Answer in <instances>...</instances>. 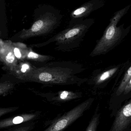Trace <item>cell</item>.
<instances>
[{"mask_svg": "<svg viewBox=\"0 0 131 131\" xmlns=\"http://www.w3.org/2000/svg\"><path fill=\"white\" fill-rule=\"evenodd\" d=\"M84 70L83 66L74 62L55 61L41 67L31 68L15 76L19 81L25 82H37L48 85L80 86L88 80L78 76Z\"/></svg>", "mask_w": 131, "mask_h": 131, "instance_id": "cell-1", "label": "cell"}, {"mask_svg": "<svg viewBox=\"0 0 131 131\" xmlns=\"http://www.w3.org/2000/svg\"><path fill=\"white\" fill-rule=\"evenodd\" d=\"M63 17L61 11L54 6L40 5L34 11V21L31 27L18 31L10 38V40H23L51 34L59 27Z\"/></svg>", "mask_w": 131, "mask_h": 131, "instance_id": "cell-2", "label": "cell"}, {"mask_svg": "<svg viewBox=\"0 0 131 131\" xmlns=\"http://www.w3.org/2000/svg\"><path fill=\"white\" fill-rule=\"evenodd\" d=\"M95 22L94 18H86L73 24H68L67 28L48 39L35 45L40 47L55 43V50L62 52H70L78 48L90 28Z\"/></svg>", "mask_w": 131, "mask_h": 131, "instance_id": "cell-3", "label": "cell"}, {"mask_svg": "<svg viewBox=\"0 0 131 131\" xmlns=\"http://www.w3.org/2000/svg\"><path fill=\"white\" fill-rule=\"evenodd\" d=\"M131 5L115 12L110 20L102 37L97 41L96 45L90 56L95 57L106 54L120 44L130 30L131 25L125 28L124 24L117 26L122 18L128 13Z\"/></svg>", "mask_w": 131, "mask_h": 131, "instance_id": "cell-4", "label": "cell"}, {"mask_svg": "<svg viewBox=\"0 0 131 131\" xmlns=\"http://www.w3.org/2000/svg\"><path fill=\"white\" fill-rule=\"evenodd\" d=\"M94 99L90 98L55 119L44 131H63L82 116L90 107Z\"/></svg>", "mask_w": 131, "mask_h": 131, "instance_id": "cell-5", "label": "cell"}, {"mask_svg": "<svg viewBox=\"0 0 131 131\" xmlns=\"http://www.w3.org/2000/svg\"><path fill=\"white\" fill-rule=\"evenodd\" d=\"M18 61L13 51L11 41L3 40L0 38V61L14 75L20 69Z\"/></svg>", "mask_w": 131, "mask_h": 131, "instance_id": "cell-6", "label": "cell"}, {"mask_svg": "<svg viewBox=\"0 0 131 131\" xmlns=\"http://www.w3.org/2000/svg\"><path fill=\"white\" fill-rule=\"evenodd\" d=\"M107 0H90L74 10L70 14L69 25L82 21L94 11L103 7Z\"/></svg>", "mask_w": 131, "mask_h": 131, "instance_id": "cell-7", "label": "cell"}, {"mask_svg": "<svg viewBox=\"0 0 131 131\" xmlns=\"http://www.w3.org/2000/svg\"><path fill=\"white\" fill-rule=\"evenodd\" d=\"M109 131H131V100L120 108Z\"/></svg>", "mask_w": 131, "mask_h": 131, "instance_id": "cell-8", "label": "cell"}, {"mask_svg": "<svg viewBox=\"0 0 131 131\" xmlns=\"http://www.w3.org/2000/svg\"><path fill=\"white\" fill-rule=\"evenodd\" d=\"M120 66L110 67L103 71L94 75L88 81V84L93 85L95 87L100 88L104 84H107L108 81L115 76L119 71Z\"/></svg>", "mask_w": 131, "mask_h": 131, "instance_id": "cell-9", "label": "cell"}, {"mask_svg": "<svg viewBox=\"0 0 131 131\" xmlns=\"http://www.w3.org/2000/svg\"><path fill=\"white\" fill-rule=\"evenodd\" d=\"M54 58L53 56L42 55L33 51L31 47H28L24 56V60H31L37 63H46Z\"/></svg>", "mask_w": 131, "mask_h": 131, "instance_id": "cell-10", "label": "cell"}, {"mask_svg": "<svg viewBox=\"0 0 131 131\" xmlns=\"http://www.w3.org/2000/svg\"><path fill=\"white\" fill-rule=\"evenodd\" d=\"M82 92H74L72 91H61L54 94L52 100L58 102H66L82 97Z\"/></svg>", "mask_w": 131, "mask_h": 131, "instance_id": "cell-11", "label": "cell"}, {"mask_svg": "<svg viewBox=\"0 0 131 131\" xmlns=\"http://www.w3.org/2000/svg\"><path fill=\"white\" fill-rule=\"evenodd\" d=\"M7 17L5 0H0V37L7 35Z\"/></svg>", "mask_w": 131, "mask_h": 131, "instance_id": "cell-12", "label": "cell"}, {"mask_svg": "<svg viewBox=\"0 0 131 131\" xmlns=\"http://www.w3.org/2000/svg\"><path fill=\"white\" fill-rule=\"evenodd\" d=\"M35 116V115L33 114H25L3 120L0 122V128L5 127L14 125L18 124L27 121L33 118Z\"/></svg>", "mask_w": 131, "mask_h": 131, "instance_id": "cell-13", "label": "cell"}, {"mask_svg": "<svg viewBox=\"0 0 131 131\" xmlns=\"http://www.w3.org/2000/svg\"><path fill=\"white\" fill-rule=\"evenodd\" d=\"M12 46L15 55L18 60H24V56L28 47L24 44L20 42L12 41Z\"/></svg>", "mask_w": 131, "mask_h": 131, "instance_id": "cell-14", "label": "cell"}, {"mask_svg": "<svg viewBox=\"0 0 131 131\" xmlns=\"http://www.w3.org/2000/svg\"><path fill=\"white\" fill-rule=\"evenodd\" d=\"M131 80V66H130L126 71L122 81L121 82L118 88L116 91L117 96H120L123 94L124 89L128 82Z\"/></svg>", "mask_w": 131, "mask_h": 131, "instance_id": "cell-15", "label": "cell"}, {"mask_svg": "<svg viewBox=\"0 0 131 131\" xmlns=\"http://www.w3.org/2000/svg\"><path fill=\"white\" fill-rule=\"evenodd\" d=\"M15 84L11 82H0V96L6 95L11 92L14 88Z\"/></svg>", "mask_w": 131, "mask_h": 131, "instance_id": "cell-16", "label": "cell"}, {"mask_svg": "<svg viewBox=\"0 0 131 131\" xmlns=\"http://www.w3.org/2000/svg\"><path fill=\"white\" fill-rule=\"evenodd\" d=\"M100 117V114L97 110L89 122L86 131H97L98 126L99 124Z\"/></svg>", "mask_w": 131, "mask_h": 131, "instance_id": "cell-17", "label": "cell"}, {"mask_svg": "<svg viewBox=\"0 0 131 131\" xmlns=\"http://www.w3.org/2000/svg\"><path fill=\"white\" fill-rule=\"evenodd\" d=\"M18 108L11 107L8 108H0V116L7 113L15 111Z\"/></svg>", "mask_w": 131, "mask_h": 131, "instance_id": "cell-18", "label": "cell"}, {"mask_svg": "<svg viewBox=\"0 0 131 131\" xmlns=\"http://www.w3.org/2000/svg\"><path fill=\"white\" fill-rule=\"evenodd\" d=\"M131 90V80L128 82L124 89L123 93L124 95H127L130 92Z\"/></svg>", "mask_w": 131, "mask_h": 131, "instance_id": "cell-19", "label": "cell"}, {"mask_svg": "<svg viewBox=\"0 0 131 131\" xmlns=\"http://www.w3.org/2000/svg\"><path fill=\"white\" fill-rule=\"evenodd\" d=\"M16 131H26V128H24V129H21L20 130H18Z\"/></svg>", "mask_w": 131, "mask_h": 131, "instance_id": "cell-20", "label": "cell"}]
</instances>
